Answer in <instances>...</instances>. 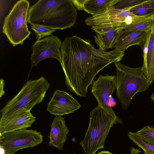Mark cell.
<instances>
[{
  "label": "cell",
  "instance_id": "6da1fadb",
  "mask_svg": "<svg viewBox=\"0 0 154 154\" xmlns=\"http://www.w3.org/2000/svg\"><path fill=\"white\" fill-rule=\"evenodd\" d=\"M60 50V63L67 89L84 97L96 75L109 64L120 62L125 55L124 52L96 49L89 39L84 40L76 35L66 37L62 43Z\"/></svg>",
  "mask_w": 154,
  "mask_h": 154
},
{
  "label": "cell",
  "instance_id": "7a4b0ae2",
  "mask_svg": "<svg viewBox=\"0 0 154 154\" xmlns=\"http://www.w3.org/2000/svg\"><path fill=\"white\" fill-rule=\"evenodd\" d=\"M77 10L71 0H39L30 8L28 22L63 30L74 26Z\"/></svg>",
  "mask_w": 154,
  "mask_h": 154
},
{
  "label": "cell",
  "instance_id": "3957f363",
  "mask_svg": "<svg viewBox=\"0 0 154 154\" xmlns=\"http://www.w3.org/2000/svg\"><path fill=\"white\" fill-rule=\"evenodd\" d=\"M114 63L116 73V96L122 108L126 109L134 96L148 89L153 82L144 75L142 66L133 68L120 62Z\"/></svg>",
  "mask_w": 154,
  "mask_h": 154
},
{
  "label": "cell",
  "instance_id": "277c9868",
  "mask_svg": "<svg viewBox=\"0 0 154 154\" xmlns=\"http://www.w3.org/2000/svg\"><path fill=\"white\" fill-rule=\"evenodd\" d=\"M50 85L43 76L37 79L28 80L18 93L0 110V119L21 111H30L34 106L42 101Z\"/></svg>",
  "mask_w": 154,
  "mask_h": 154
},
{
  "label": "cell",
  "instance_id": "5b68a950",
  "mask_svg": "<svg viewBox=\"0 0 154 154\" xmlns=\"http://www.w3.org/2000/svg\"><path fill=\"white\" fill-rule=\"evenodd\" d=\"M117 122H123L98 105L90 112L89 122L83 140L80 142L85 154H95L103 148L110 129Z\"/></svg>",
  "mask_w": 154,
  "mask_h": 154
},
{
  "label": "cell",
  "instance_id": "8992f818",
  "mask_svg": "<svg viewBox=\"0 0 154 154\" xmlns=\"http://www.w3.org/2000/svg\"><path fill=\"white\" fill-rule=\"evenodd\" d=\"M29 8V1L19 0L4 20L2 32L13 47L23 44L29 38L31 32L28 30L27 22Z\"/></svg>",
  "mask_w": 154,
  "mask_h": 154
},
{
  "label": "cell",
  "instance_id": "52a82bcc",
  "mask_svg": "<svg viewBox=\"0 0 154 154\" xmlns=\"http://www.w3.org/2000/svg\"><path fill=\"white\" fill-rule=\"evenodd\" d=\"M43 140L41 132L27 128L0 134V146L6 153L12 154L21 149L35 147Z\"/></svg>",
  "mask_w": 154,
  "mask_h": 154
},
{
  "label": "cell",
  "instance_id": "ba28073f",
  "mask_svg": "<svg viewBox=\"0 0 154 154\" xmlns=\"http://www.w3.org/2000/svg\"><path fill=\"white\" fill-rule=\"evenodd\" d=\"M116 89V76L100 75L92 85L91 92L98 103V106L119 120L112 107L115 105L112 94Z\"/></svg>",
  "mask_w": 154,
  "mask_h": 154
},
{
  "label": "cell",
  "instance_id": "9c48e42d",
  "mask_svg": "<svg viewBox=\"0 0 154 154\" xmlns=\"http://www.w3.org/2000/svg\"><path fill=\"white\" fill-rule=\"evenodd\" d=\"M135 15L129 11L116 9L114 6L104 13L88 17L85 21L92 26H112L122 29L130 24Z\"/></svg>",
  "mask_w": 154,
  "mask_h": 154
},
{
  "label": "cell",
  "instance_id": "30bf717a",
  "mask_svg": "<svg viewBox=\"0 0 154 154\" xmlns=\"http://www.w3.org/2000/svg\"><path fill=\"white\" fill-rule=\"evenodd\" d=\"M62 41L57 36L50 35L37 40L32 46V53L30 57L31 68L36 66L42 60L53 58L60 63L62 59L60 48Z\"/></svg>",
  "mask_w": 154,
  "mask_h": 154
},
{
  "label": "cell",
  "instance_id": "8fae6325",
  "mask_svg": "<svg viewBox=\"0 0 154 154\" xmlns=\"http://www.w3.org/2000/svg\"><path fill=\"white\" fill-rule=\"evenodd\" d=\"M81 106L72 95L64 91L56 90L47 104V109L51 115L62 116L74 112Z\"/></svg>",
  "mask_w": 154,
  "mask_h": 154
},
{
  "label": "cell",
  "instance_id": "7c38bea8",
  "mask_svg": "<svg viewBox=\"0 0 154 154\" xmlns=\"http://www.w3.org/2000/svg\"><path fill=\"white\" fill-rule=\"evenodd\" d=\"M35 120L36 117L30 111H21L0 119V134L30 127Z\"/></svg>",
  "mask_w": 154,
  "mask_h": 154
},
{
  "label": "cell",
  "instance_id": "4fadbf2b",
  "mask_svg": "<svg viewBox=\"0 0 154 154\" xmlns=\"http://www.w3.org/2000/svg\"><path fill=\"white\" fill-rule=\"evenodd\" d=\"M96 32L94 39L99 49L105 51L115 48L119 38L123 32L122 29L112 26H92Z\"/></svg>",
  "mask_w": 154,
  "mask_h": 154
},
{
  "label": "cell",
  "instance_id": "5bb4252c",
  "mask_svg": "<svg viewBox=\"0 0 154 154\" xmlns=\"http://www.w3.org/2000/svg\"><path fill=\"white\" fill-rule=\"evenodd\" d=\"M142 71L150 80L153 82L154 72V32L152 27L146 32L143 48Z\"/></svg>",
  "mask_w": 154,
  "mask_h": 154
},
{
  "label": "cell",
  "instance_id": "9a60e30c",
  "mask_svg": "<svg viewBox=\"0 0 154 154\" xmlns=\"http://www.w3.org/2000/svg\"><path fill=\"white\" fill-rule=\"evenodd\" d=\"M69 132L64 118L61 116H56L53 121L48 137L50 139L48 145L60 150H63Z\"/></svg>",
  "mask_w": 154,
  "mask_h": 154
},
{
  "label": "cell",
  "instance_id": "2e32d148",
  "mask_svg": "<svg viewBox=\"0 0 154 154\" xmlns=\"http://www.w3.org/2000/svg\"><path fill=\"white\" fill-rule=\"evenodd\" d=\"M77 10L92 16L100 15L115 6L120 0H71Z\"/></svg>",
  "mask_w": 154,
  "mask_h": 154
},
{
  "label": "cell",
  "instance_id": "e0dca14e",
  "mask_svg": "<svg viewBox=\"0 0 154 154\" xmlns=\"http://www.w3.org/2000/svg\"><path fill=\"white\" fill-rule=\"evenodd\" d=\"M146 32L123 30L115 46L114 50L124 52L131 46L138 45L142 50L144 46Z\"/></svg>",
  "mask_w": 154,
  "mask_h": 154
},
{
  "label": "cell",
  "instance_id": "ac0fdd59",
  "mask_svg": "<svg viewBox=\"0 0 154 154\" xmlns=\"http://www.w3.org/2000/svg\"><path fill=\"white\" fill-rule=\"evenodd\" d=\"M154 23V15L149 17H134L131 23L125 27L123 30L147 31Z\"/></svg>",
  "mask_w": 154,
  "mask_h": 154
},
{
  "label": "cell",
  "instance_id": "d6986e66",
  "mask_svg": "<svg viewBox=\"0 0 154 154\" xmlns=\"http://www.w3.org/2000/svg\"><path fill=\"white\" fill-rule=\"evenodd\" d=\"M136 16L149 17L154 15V0H145L129 11Z\"/></svg>",
  "mask_w": 154,
  "mask_h": 154
},
{
  "label": "cell",
  "instance_id": "ffe728a7",
  "mask_svg": "<svg viewBox=\"0 0 154 154\" xmlns=\"http://www.w3.org/2000/svg\"><path fill=\"white\" fill-rule=\"evenodd\" d=\"M135 133L143 142L154 146V127L147 125Z\"/></svg>",
  "mask_w": 154,
  "mask_h": 154
},
{
  "label": "cell",
  "instance_id": "44dd1931",
  "mask_svg": "<svg viewBox=\"0 0 154 154\" xmlns=\"http://www.w3.org/2000/svg\"><path fill=\"white\" fill-rule=\"evenodd\" d=\"M128 135L134 144L143 150L145 154H154V146L143 142L135 133L129 131Z\"/></svg>",
  "mask_w": 154,
  "mask_h": 154
},
{
  "label": "cell",
  "instance_id": "7402d4cb",
  "mask_svg": "<svg viewBox=\"0 0 154 154\" xmlns=\"http://www.w3.org/2000/svg\"><path fill=\"white\" fill-rule=\"evenodd\" d=\"M31 28L35 32L36 38L37 40H40L42 38L51 35L52 33L57 30L56 29L42 26L32 25Z\"/></svg>",
  "mask_w": 154,
  "mask_h": 154
},
{
  "label": "cell",
  "instance_id": "603a6c76",
  "mask_svg": "<svg viewBox=\"0 0 154 154\" xmlns=\"http://www.w3.org/2000/svg\"><path fill=\"white\" fill-rule=\"evenodd\" d=\"M144 0H120L115 5L116 9L126 10H130L135 6L143 2Z\"/></svg>",
  "mask_w": 154,
  "mask_h": 154
},
{
  "label": "cell",
  "instance_id": "cb8c5ba5",
  "mask_svg": "<svg viewBox=\"0 0 154 154\" xmlns=\"http://www.w3.org/2000/svg\"><path fill=\"white\" fill-rule=\"evenodd\" d=\"M5 85V80L1 78L0 80V98H1L4 95L5 92L4 90V87Z\"/></svg>",
  "mask_w": 154,
  "mask_h": 154
},
{
  "label": "cell",
  "instance_id": "d4e9b609",
  "mask_svg": "<svg viewBox=\"0 0 154 154\" xmlns=\"http://www.w3.org/2000/svg\"><path fill=\"white\" fill-rule=\"evenodd\" d=\"M130 154H139L142 152L139 149H136L134 147H131L130 149Z\"/></svg>",
  "mask_w": 154,
  "mask_h": 154
},
{
  "label": "cell",
  "instance_id": "484cf974",
  "mask_svg": "<svg viewBox=\"0 0 154 154\" xmlns=\"http://www.w3.org/2000/svg\"><path fill=\"white\" fill-rule=\"evenodd\" d=\"M97 154H113L109 151H102L98 153Z\"/></svg>",
  "mask_w": 154,
  "mask_h": 154
},
{
  "label": "cell",
  "instance_id": "4316f807",
  "mask_svg": "<svg viewBox=\"0 0 154 154\" xmlns=\"http://www.w3.org/2000/svg\"><path fill=\"white\" fill-rule=\"evenodd\" d=\"M0 154H5L6 152L5 149L2 147H0Z\"/></svg>",
  "mask_w": 154,
  "mask_h": 154
},
{
  "label": "cell",
  "instance_id": "83f0119b",
  "mask_svg": "<svg viewBox=\"0 0 154 154\" xmlns=\"http://www.w3.org/2000/svg\"><path fill=\"white\" fill-rule=\"evenodd\" d=\"M150 98L152 101H154V92L152 93L150 97Z\"/></svg>",
  "mask_w": 154,
  "mask_h": 154
},
{
  "label": "cell",
  "instance_id": "f1b7e54d",
  "mask_svg": "<svg viewBox=\"0 0 154 154\" xmlns=\"http://www.w3.org/2000/svg\"><path fill=\"white\" fill-rule=\"evenodd\" d=\"M153 30H154V23L153 25ZM153 81H154V75H153Z\"/></svg>",
  "mask_w": 154,
  "mask_h": 154
},
{
  "label": "cell",
  "instance_id": "f546056e",
  "mask_svg": "<svg viewBox=\"0 0 154 154\" xmlns=\"http://www.w3.org/2000/svg\"><path fill=\"white\" fill-rule=\"evenodd\" d=\"M5 154H11V153H6Z\"/></svg>",
  "mask_w": 154,
  "mask_h": 154
}]
</instances>
